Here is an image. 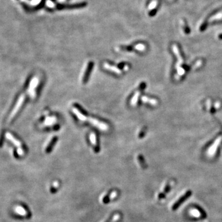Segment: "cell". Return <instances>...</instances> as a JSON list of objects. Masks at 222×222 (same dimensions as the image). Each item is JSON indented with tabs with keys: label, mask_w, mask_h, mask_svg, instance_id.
Here are the masks:
<instances>
[{
	"label": "cell",
	"mask_w": 222,
	"mask_h": 222,
	"mask_svg": "<svg viewBox=\"0 0 222 222\" xmlns=\"http://www.w3.org/2000/svg\"><path fill=\"white\" fill-rule=\"evenodd\" d=\"M88 120L93 125L95 126L96 127H97V128H98L99 129H100L101 130L107 131L108 130L109 126L106 124H105V123L102 122L100 120H98L95 119H93V118H88Z\"/></svg>",
	"instance_id": "obj_5"
},
{
	"label": "cell",
	"mask_w": 222,
	"mask_h": 222,
	"mask_svg": "<svg viewBox=\"0 0 222 222\" xmlns=\"http://www.w3.org/2000/svg\"><path fill=\"white\" fill-rule=\"evenodd\" d=\"M25 94H22V95H21L20 97L19 98L14 108V109L12 110L10 116H9V122H10L12 120V119L16 115L17 112L19 111L20 108L21 107L23 101H24V100H25Z\"/></svg>",
	"instance_id": "obj_3"
},
{
	"label": "cell",
	"mask_w": 222,
	"mask_h": 222,
	"mask_svg": "<svg viewBox=\"0 0 222 222\" xmlns=\"http://www.w3.org/2000/svg\"><path fill=\"white\" fill-rule=\"evenodd\" d=\"M14 210L16 212V213L18 215H19L22 217H25L28 215V212L25 209H24L22 206H17L15 207Z\"/></svg>",
	"instance_id": "obj_9"
},
{
	"label": "cell",
	"mask_w": 222,
	"mask_h": 222,
	"mask_svg": "<svg viewBox=\"0 0 222 222\" xmlns=\"http://www.w3.org/2000/svg\"><path fill=\"white\" fill-rule=\"evenodd\" d=\"M120 219V214H117L114 217H113V218L112 219H111L109 221L108 220V221H106L105 222H115V221H117L118 220H119Z\"/></svg>",
	"instance_id": "obj_17"
},
{
	"label": "cell",
	"mask_w": 222,
	"mask_h": 222,
	"mask_svg": "<svg viewBox=\"0 0 222 222\" xmlns=\"http://www.w3.org/2000/svg\"><path fill=\"white\" fill-rule=\"evenodd\" d=\"M220 141H221V138H218L215 141V142L214 143V144L210 148V149L209 150V154L210 155H213L215 154V151L217 149V147H218V146L219 145V144L220 143Z\"/></svg>",
	"instance_id": "obj_10"
},
{
	"label": "cell",
	"mask_w": 222,
	"mask_h": 222,
	"mask_svg": "<svg viewBox=\"0 0 222 222\" xmlns=\"http://www.w3.org/2000/svg\"><path fill=\"white\" fill-rule=\"evenodd\" d=\"M72 112H74V114L77 116L78 119L81 120V121H87L88 120V118H87L84 114H83L82 113L80 112L77 108L76 107H73L72 108Z\"/></svg>",
	"instance_id": "obj_7"
},
{
	"label": "cell",
	"mask_w": 222,
	"mask_h": 222,
	"mask_svg": "<svg viewBox=\"0 0 222 222\" xmlns=\"http://www.w3.org/2000/svg\"><path fill=\"white\" fill-rule=\"evenodd\" d=\"M117 195V193L116 191L112 192L111 193V195H110L109 197V200L110 201V200H111V199H114V198H115V197H116Z\"/></svg>",
	"instance_id": "obj_21"
},
{
	"label": "cell",
	"mask_w": 222,
	"mask_h": 222,
	"mask_svg": "<svg viewBox=\"0 0 222 222\" xmlns=\"http://www.w3.org/2000/svg\"><path fill=\"white\" fill-rule=\"evenodd\" d=\"M89 140H90V141L91 144L96 146V144H97V143H96V135L94 134V133H91L90 134V135H89Z\"/></svg>",
	"instance_id": "obj_15"
},
{
	"label": "cell",
	"mask_w": 222,
	"mask_h": 222,
	"mask_svg": "<svg viewBox=\"0 0 222 222\" xmlns=\"http://www.w3.org/2000/svg\"><path fill=\"white\" fill-rule=\"evenodd\" d=\"M219 38L220 39H222V34H220L219 36Z\"/></svg>",
	"instance_id": "obj_25"
},
{
	"label": "cell",
	"mask_w": 222,
	"mask_h": 222,
	"mask_svg": "<svg viewBox=\"0 0 222 222\" xmlns=\"http://www.w3.org/2000/svg\"><path fill=\"white\" fill-rule=\"evenodd\" d=\"M173 51L178 58V64H177V69H177V71H178L179 75H183L184 74V73H185V71H184L183 69H182L180 67V65H182L183 60V58L181 57V55L180 54V52H179V50L178 49V47L175 45H173Z\"/></svg>",
	"instance_id": "obj_2"
},
{
	"label": "cell",
	"mask_w": 222,
	"mask_h": 222,
	"mask_svg": "<svg viewBox=\"0 0 222 222\" xmlns=\"http://www.w3.org/2000/svg\"><path fill=\"white\" fill-rule=\"evenodd\" d=\"M103 67H104L106 69H107L108 70H110V71H112V72H114L117 74H121V73H122V71L120 70V69L115 67V66H113V65L109 64L108 63L104 64Z\"/></svg>",
	"instance_id": "obj_8"
},
{
	"label": "cell",
	"mask_w": 222,
	"mask_h": 222,
	"mask_svg": "<svg viewBox=\"0 0 222 222\" xmlns=\"http://www.w3.org/2000/svg\"><path fill=\"white\" fill-rule=\"evenodd\" d=\"M156 5H157V1H155L153 2L151 4V6H149V8H150L151 9V8H155V6H156Z\"/></svg>",
	"instance_id": "obj_23"
},
{
	"label": "cell",
	"mask_w": 222,
	"mask_h": 222,
	"mask_svg": "<svg viewBox=\"0 0 222 222\" xmlns=\"http://www.w3.org/2000/svg\"><path fill=\"white\" fill-rule=\"evenodd\" d=\"M135 48L138 50V51H143L145 49L146 47L143 44H139V45H137L136 46H135Z\"/></svg>",
	"instance_id": "obj_18"
},
{
	"label": "cell",
	"mask_w": 222,
	"mask_h": 222,
	"mask_svg": "<svg viewBox=\"0 0 222 222\" xmlns=\"http://www.w3.org/2000/svg\"><path fill=\"white\" fill-rule=\"evenodd\" d=\"M191 214L193 215L194 217H197V218H199V217L202 216L203 218H206V214L204 212H202L201 210H198V209H193L191 210Z\"/></svg>",
	"instance_id": "obj_12"
},
{
	"label": "cell",
	"mask_w": 222,
	"mask_h": 222,
	"mask_svg": "<svg viewBox=\"0 0 222 222\" xmlns=\"http://www.w3.org/2000/svg\"><path fill=\"white\" fill-rule=\"evenodd\" d=\"M141 100H142V101L145 102V103H149V104H150L153 105V106H155L157 103V100H154V99L149 98L146 96H143L141 97Z\"/></svg>",
	"instance_id": "obj_13"
},
{
	"label": "cell",
	"mask_w": 222,
	"mask_h": 222,
	"mask_svg": "<svg viewBox=\"0 0 222 222\" xmlns=\"http://www.w3.org/2000/svg\"><path fill=\"white\" fill-rule=\"evenodd\" d=\"M91 67H92V64H91L90 65H89V67L87 69V72L85 73V77H84V79H83V80H87V77H88V74L89 73V71H90V70H91Z\"/></svg>",
	"instance_id": "obj_20"
},
{
	"label": "cell",
	"mask_w": 222,
	"mask_h": 222,
	"mask_svg": "<svg viewBox=\"0 0 222 222\" xmlns=\"http://www.w3.org/2000/svg\"><path fill=\"white\" fill-rule=\"evenodd\" d=\"M38 83L39 79L38 77H34L31 80L29 88H28V93L32 98H35L36 96L35 89L38 85Z\"/></svg>",
	"instance_id": "obj_4"
},
{
	"label": "cell",
	"mask_w": 222,
	"mask_h": 222,
	"mask_svg": "<svg viewBox=\"0 0 222 222\" xmlns=\"http://www.w3.org/2000/svg\"><path fill=\"white\" fill-rule=\"evenodd\" d=\"M191 195H192V192L191 191H188L185 195L182 196L177 201H176L175 203L173 206H172V210H175L176 209H177L179 207V206H180L184 201H185L189 197H190Z\"/></svg>",
	"instance_id": "obj_6"
},
{
	"label": "cell",
	"mask_w": 222,
	"mask_h": 222,
	"mask_svg": "<svg viewBox=\"0 0 222 222\" xmlns=\"http://www.w3.org/2000/svg\"><path fill=\"white\" fill-rule=\"evenodd\" d=\"M57 121L56 117L52 116V117H47L45 119V121L43 123V125L45 126H51L54 124Z\"/></svg>",
	"instance_id": "obj_11"
},
{
	"label": "cell",
	"mask_w": 222,
	"mask_h": 222,
	"mask_svg": "<svg viewBox=\"0 0 222 222\" xmlns=\"http://www.w3.org/2000/svg\"><path fill=\"white\" fill-rule=\"evenodd\" d=\"M222 19V12H219L218 14H217L215 16H212L210 18V21H217V20H220Z\"/></svg>",
	"instance_id": "obj_16"
},
{
	"label": "cell",
	"mask_w": 222,
	"mask_h": 222,
	"mask_svg": "<svg viewBox=\"0 0 222 222\" xmlns=\"http://www.w3.org/2000/svg\"><path fill=\"white\" fill-rule=\"evenodd\" d=\"M207 22H204V23H202V25H201V27H200V30H201V32L204 31V30L206 29V28H207Z\"/></svg>",
	"instance_id": "obj_19"
},
{
	"label": "cell",
	"mask_w": 222,
	"mask_h": 222,
	"mask_svg": "<svg viewBox=\"0 0 222 222\" xmlns=\"http://www.w3.org/2000/svg\"><path fill=\"white\" fill-rule=\"evenodd\" d=\"M6 137L7 138V139L10 140L11 142L16 146V147H17V152L19 155H21V156H22V155H24V150L23 149L22 147V144L19 141L17 140L16 138H14V137L10 133H9V132H7L6 133Z\"/></svg>",
	"instance_id": "obj_1"
},
{
	"label": "cell",
	"mask_w": 222,
	"mask_h": 222,
	"mask_svg": "<svg viewBox=\"0 0 222 222\" xmlns=\"http://www.w3.org/2000/svg\"><path fill=\"white\" fill-rule=\"evenodd\" d=\"M140 91L136 92L135 94H134V96H133V98H131V106H135L136 105L137 102H138V97L140 96Z\"/></svg>",
	"instance_id": "obj_14"
},
{
	"label": "cell",
	"mask_w": 222,
	"mask_h": 222,
	"mask_svg": "<svg viewBox=\"0 0 222 222\" xmlns=\"http://www.w3.org/2000/svg\"><path fill=\"white\" fill-rule=\"evenodd\" d=\"M155 13H156V10H155V9H154V10H153L149 13V14L151 16H154L155 14Z\"/></svg>",
	"instance_id": "obj_24"
},
{
	"label": "cell",
	"mask_w": 222,
	"mask_h": 222,
	"mask_svg": "<svg viewBox=\"0 0 222 222\" xmlns=\"http://www.w3.org/2000/svg\"><path fill=\"white\" fill-rule=\"evenodd\" d=\"M183 25H183V28H184V30H185V33H186V34H189V33L190 32V28H189V27H188V25L186 24V23H184V24H183Z\"/></svg>",
	"instance_id": "obj_22"
}]
</instances>
